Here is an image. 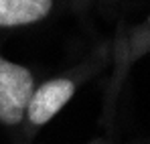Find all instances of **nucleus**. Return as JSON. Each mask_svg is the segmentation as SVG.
Returning a JSON list of instances; mask_svg holds the SVG:
<instances>
[{
	"instance_id": "obj_3",
	"label": "nucleus",
	"mask_w": 150,
	"mask_h": 144,
	"mask_svg": "<svg viewBox=\"0 0 150 144\" xmlns=\"http://www.w3.org/2000/svg\"><path fill=\"white\" fill-rule=\"evenodd\" d=\"M53 0H0V26H21L45 18Z\"/></svg>"
},
{
	"instance_id": "obj_2",
	"label": "nucleus",
	"mask_w": 150,
	"mask_h": 144,
	"mask_svg": "<svg viewBox=\"0 0 150 144\" xmlns=\"http://www.w3.org/2000/svg\"><path fill=\"white\" fill-rule=\"evenodd\" d=\"M75 85L69 79H51L45 85H41L39 89H35L28 99V106H26L30 122L37 126L49 122L71 99Z\"/></svg>"
},
{
	"instance_id": "obj_1",
	"label": "nucleus",
	"mask_w": 150,
	"mask_h": 144,
	"mask_svg": "<svg viewBox=\"0 0 150 144\" xmlns=\"http://www.w3.org/2000/svg\"><path fill=\"white\" fill-rule=\"evenodd\" d=\"M33 92L30 71L0 57V122L18 124Z\"/></svg>"
}]
</instances>
